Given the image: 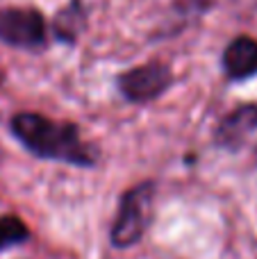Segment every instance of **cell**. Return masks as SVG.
<instances>
[{
    "label": "cell",
    "instance_id": "6da1fadb",
    "mask_svg": "<svg viewBox=\"0 0 257 259\" xmlns=\"http://www.w3.org/2000/svg\"><path fill=\"white\" fill-rule=\"evenodd\" d=\"M12 132L36 157L62 159L80 166H89L94 161L91 150L82 143L75 125L53 123L41 114H16L12 118Z\"/></svg>",
    "mask_w": 257,
    "mask_h": 259
},
{
    "label": "cell",
    "instance_id": "5b68a950",
    "mask_svg": "<svg viewBox=\"0 0 257 259\" xmlns=\"http://www.w3.org/2000/svg\"><path fill=\"white\" fill-rule=\"evenodd\" d=\"M223 68L232 80H246L257 73V41L237 36L223 53Z\"/></svg>",
    "mask_w": 257,
    "mask_h": 259
},
{
    "label": "cell",
    "instance_id": "8992f818",
    "mask_svg": "<svg viewBox=\"0 0 257 259\" xmlns=\"http://www.w3.org/2000/svg\"><path fill=\"white\" fill-rule=\"evenodd\" d=\"M257 130V105H244L235 109L230 116L223 118L217 130V139L228 148H237L244 143V139Z\"/></svg>",
    "mask_w": 257,
    "mask_h": 259
},
{
    "label": "cell",
    "instance_id": "277c9868",
    "mask_svg": "<svg viewBox=\"0 0 257 259\" xmlns=\"http://www.w3.org/2000/svg\"><path fill=\"white\" fill-rule=\"evenodd\" d=\"M168 84H171V71L164 64H146V66L132 68V71L123 73L118 80L123 96L135 103L157 98Z\"/></svg>",
    "mask_w": 257,
    "mask_h": 259
},
{
    "label": "cell",
    "instance_id": "52a82bcc",
    "mask_svg": "<svg viewBox=\"0 0 257 259\" xmlns=\"http://www.w3.org/2000/svg\"><path fill=\"white\" fill-rule=\"evenodd\" d=\"M30 237L25 223L18 221L16 216H3L0 219V250H7L12 246H18Z\"/></svg>",
    "mask_w": 257,
    "mask_h": 259
},
{
    "label": "cell",
    "instance_id": "3957f363",
    "mask_svg": "<svg viewBox=\"0 0 257 259\" xmlns=\"http://www.w3.org/2000/svg\"><path fill=\"white\" fill-rule=\"evenodd\" d=\"M0 39L18 48H36L46 39V23L36 9H5L0 14Z\"/></svg>",
    "mask_w": 257,
    "mask_h": 259
},
{
    "label": "cell",
    "instance_id": "7a4b0ae2",
    "mask_svg": "<svg viewBox=\"0 0 257 259\" xmlns=\"http://www.w3.org/2000/svg\"><path fill=\"white\" fill-rule=\"evenodd\" d=\"M153 198L155 187L150 182L139 184L123 196L116 221L112 225V243L116 248H127L144 237L153 214Z\"/></svg>",
    "mask_w": 257,
    "mask_h": 259
}]
</instances>
